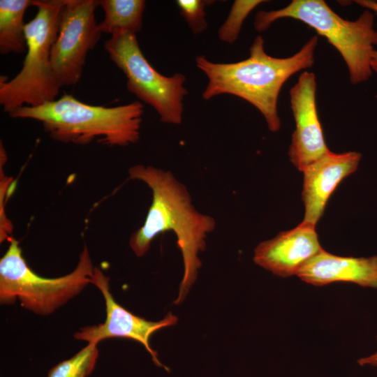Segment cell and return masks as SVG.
Here are the masks:
<instances>
[{
  "label": "cell",
  "mask_w": 377,
  "mask_h": 377,
  "mask_svg": "<svg viewBox=\"0 0 377 377\" xmlns=\"http://www.w3.org/2000/svg\"><path fill=\"white\" fill-rule=\"evenodd\" d=\"M128 172L131 179L144 182L152 193L145 222L130 237V247L136 256L142 257L157 235L168 231L175 234L184 263V275L175 301L178 304L197 279L202 265L198 254L205 250V239L215 229L216 221L195 208L187 188L170 171L138 164Z\"/></svg>",
  "instance_id": "obj_1"
},
{
  "label": "cell",
  "mask_w": 377,
  "mask_h": 377,
  "mask_svg": "<svg viewBox=\"0 0 377 377\" xmlns=\"http://www.w3.org/2000/svg\"><path fill=\"white\" fill-rule=\"evenodd\" d=\"M318 40L316 36H312L299 52L287 58L267 54L260 36L251 45L249 57L238 62L214 63L203 55L197 57L196 66L208 79L202 98L209 100L224 94L238 96L261 112L270 131H278L281 121L277 103L281 89L293 74L313 66Z\"/></svg>",
  "instance_id": "obj_2"
},
{
  "label": "cell",
  "mask_w": 377,
  "mask_h": 377,
  "mask_svg": "<svg viewBox=\"0 0 377 377\" xmlns=\"http://www.w3.org/2000/svg\"><path fill=\"white\" fill-rule=\"evenodd\" d=\"M139 101L114 107L89 105L71 94L37 107L22 106L9 115L42 123L53 140L75 145L96 141L109 147H125L140 139L144 112Z\"/></svg>",
  "instance_id": "obj_3"
},
{
  "label": "cell",
  "mask_w": 377,
  "mask_h": 377,
  "mask_svg": "<svg viewBox=\"0 0 377 377\" xmlns=\"http://www.w3.org/2000/svg\"><path fill=\"white\" fill-rule=\"evenodd\" d=\"M66 0L34 1L35 17L25 24L27 50L20 71L0 79V105L8 114L22 106L54 101L61 88L54 74L51 52L57 39Z\"/></svg>",
  "instance_id": "obj_4"
},
{
  "label": "cell",
  "mask_w": 377,
  "mask_h": 377,
  "mask_svg": "<svg viewBox=\"0 0 377 377\" xmlns=\"http://www.w3.org/2000/svg\"><path fill=\"white\" fill-rule=\"evenodd\" d=\"M286 17L300 20L325 37L343 57L353 84L364 82L372 75L371 63L377 45V30L371 10L366 9L358 19L350 21L338 15L325 1L293 0L281 9L259 10L254 27L263 32L276 20Z\"/></svg>",
  "instance_id": "obj_5"
},
{
  "label": "cell",
  "mask_w": 377,
  "mask_h": 377,
  "mask_svg": "<svg viewBox=\"0 0 377 377\" xmlns=\"http://www.w3.org/2000/svg\"><path fill=\"white\" fill-rule=\"evenodd\" d=\"M94 267L84 246L76 267L71 273L57 278L40 276L27 265L19 242L12 237L0 260V302L10 304L18 299L27 309L48 315L91 283Z\"/></svg>",
  "instance_id": "obj_6"
},
{
  "label": "cell",
  "mask_w": 377,
  "mask_h": 377,
  "mask_svg": "<svg viewBox=\"0 0 377 377\" xmlns=\"http://www.w3.org/2000/svg\"><path fill=\"white\" fill-rule=\"evenodd\" d=\"M110 59L126 77L127 89L153 107L164 123L178 125L183 119L186 77L181 73L165 76L144 56L136 34L119 32L104 43Z\"/></svg>",
  "instance_id": "obj_7"
},
{
  "label": "cell",
  "mask_w": 377,
  "mask_h": 377,
  "mask_svg": "<svg viewBox=\"0 0 377 377\" xmlns=\"http://www.w3.org/2000/svg\"><path fill=\"white\" fill-rule=\"evenodd\" d=\"M98 6L99 0H66L51 52L52 70L61 87L80 81L87 54L101 38L95 18Z\"/></svg>",
  "instance_id": "obj_8"
},
{
  "label": "cell",
  "mask_w": 377,
  "mask_h": 377,
  "mask_svg": "<svg viewBox=\"0 0 377 377\" xmlns=\"http://www.w3.org/2000/svg\"><path fill=\"white\" fill-rule=\"evenodd\" d=\"M109 281V277L98 267H95L91 283L100 290L104 297L106 318L101 324L81 328L74 334V337L77 340L95 344L112 337L131 339L145 346L157 366L165 367L158 360L156 352L151 348L150 337L155 332L175 325L178 318L169 313L163 319L154 322L133 314L116 302L110 293Z\"/></svg>",
  "instance_id": "obj_9"
},
{
  "label": "cell",
  "mask_w": 377,
  "mask_h": 377,
  "mask_svg": "<svg viewBox=\"0 0 377 377\" xmlns=\"http://www.w3.org/2000/svg\"><path fill=\"white\" fill-rule=\"evenodd\" d=\"M316 87L315 74L304 71L290 90L295 129L288 155L291 163L301 172L330 151L318 119L316 103Z\"/></svg>",
  "instance_id": "obj_10"
},
{
  "label": "cell",
  "mask_w": 377,
  "mask_h": 377,
  "mask_svg": "<svg viewBox=\"0 0 377 377\" xmlns=\"http://www.w3.org/2000/svg\"><path fill=\"white\" fill-rule=\"evenodd\" d=\"M361 157L356 151L336 154L330 150L303 170L302 222L316 226L330 195L345 177L357 170Z\"/></svg>",
  "instance_id": "obj_11"
},
{
  "label": "cell",
  "mask_w": 377,
  "mask_h": 377,
  "mask_svg": "<svg viewBox=\"0 0 377 377\" xmlns=\"http://www.w3.org/2000/svg\"><path fill=\"white\" fill-rule=\"evenodd\" d=\"M315 227L302 222L291 230L262 242L254 250V263L281 277L297 274L308 260L323 249Z\"/></svg>",
  "instance_id": "obj_12"
},
{
  "label": "cell",
  "mask_w": 377,
  "mask_h": 377,
  "mask_svg": "<svg viewBox=\"0 0 377 377\" xmlns=\"http://www.w3.org/2000/svg\"><path fill=\"white\" fill-rule=\"evenodd\" d=\"M296 275L303 281L317 286L345 281L377 288V256L343 257L323 249L308 260Z\"/></svg>",
  "instance_id": "obj_13"
},
{
  "label": "cell",
  "mask_w": 377,
  "mask_h": 377,
  "mask_svg": "<svg viewBox=\"0 0 377 377\" xmlns=\"http://www.w3.org/2000/svg\"><path fill=\"white\" fill-rule=\"evenodd\" d=\"M32 0L0 1V53L21 54L27 50L24 16Z\"/></svg>",
  "instance_id": "obj_14"
},
{
  "label": "cell",
  "mask_w": 377,
  "mask_h": 377,
  "mask_svg": "<svg viewBox=\"0 0 377 377\" xmlns=\"http://www.w3.org/2000/svg\"><path fill=\"white\" fill-rule=\"evenodd\" d=\"M145 5L144 0H99L104 12V18L98 24L101 33L136 34L142 27Z\"/></svg>",
  "instance_id": "obj_15"
},
{
  "label": "cell",
  "mask_w": 377,
  "mask_h": 377,
  "mask_svg": "<svg viewBox=\"0 0 377 377\" xmlns=\"http://www.w3.org/2000/svg\"><path fill=\"white\" fill-rule=\"evenodd\" d=\"M98 357L97 344L88 343L72 357L52 368L47 377H87L94 371Z\"/></svg>",
  "instance_id": "obj_16"
},
{
  "label": "cell",
  "mask_w": 377,
  "mask_h": 377,
  "mask_svg": "<svg viewBox=\"0 0 377 377\" xmlns=\"http://www.w3.org/2000/svg\"><path fill=\"white\" fill-rule=\"evenodd\" d=\"M266 1L263 0L235 1L226 20L219 29V38L227 43H235L238 38L242 24L248 15L259 4Z\"/></svg>",
  "instance_id": "obj_17"
},
{
  "label": "cell",
  "mask_w": 377,
  "mask_h": 377,
  "mask_svg": "<svg viewBox=\"0 0 377 377\" xmlns=\"http://www.w3.org/2000/svg\"><path fill=\"white\" fill-rule=\"evenodd\" d=\"M7 161V155L3 142L0 143V241H9L11 238L13 227L5 213L6 197L9 195V189L13 187L14 179L7 177L3 171V166Z\"/></svg>",
  "instance_id": "obj_18"
},
{
  "label": "cell",
  "mask_w": 377,
  "mask_h": 377,
  "mask_svg": "<svg viewBox=\"0 0 377 377\" xmlns=\"http://www.w3.org/2000/svg\"><path fill=\"white\" fill-rule=\"evenodd\" d=\"M176 3L181 15L186 21L193 34H201L207 29L205 7L210 3L209 1L178 0Z\"/></svg>",
  "instance_id": "obj_19"
},
{
  "label": "cell",
  "mask_w": 377,
  "mask_h": 377,
  "mask_svg": "<svg viewBox=\"0 0 377 377\" xmlns=\"http://www.w3.org/2000/svg\"><path fill=\"white\" fill-rule=\"evenodd\" d=\"M356 3L365 8L367 10H371L374 14L377 15V2L371 0H357ZM372 71L377 72V50H375L371 63Z\"/></svg>",
  "instance_id": "obj_20"
},
{
  "label": "cell",
  "mask_w": 377,
  "mask_h": 377,
  "mask_svg": "<svg viewBox=\"0 0 377 377\" xmlns=\"http://www.w3.org/2000/svg\"><path fill=\"white\" fill-rule=\"evenodd\" d=\"M357 362L361 366L371 365L374 367H377V351L368 357L360 359Z\"/></svg>",
  "instance_id": "obj_21"
}]
</instances>
